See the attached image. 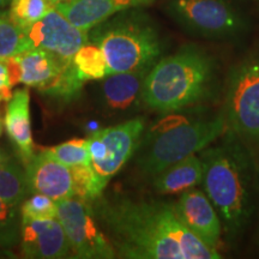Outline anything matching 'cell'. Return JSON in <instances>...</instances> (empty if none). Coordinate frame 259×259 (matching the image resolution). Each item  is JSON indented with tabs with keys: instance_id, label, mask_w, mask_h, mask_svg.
Here are the masks:
<instances>
[{
	"instance_id": "cell-1",
	"label": "cell",
	"mask_w": 259,
	"mask_h": 259,
	"mask_svg": "<svg viewBox=\"0 0 259 259\" xmlns=\"http://www.w3.org/2000/svg\"><path fill=\"white\" fill-rule=\"evenodd\" d=\"M116 254L128 259H220L181 221L174 203L100 196L92 203Z\"/></svg>"
},
{
	"instance_id": "cell-2",
	"label": "cell",
	"mask_w": 259,
	"mask_h": 259,
	"mask_svg": "<svg viewBox=\"0 0 259 259\" xmlns=\"http://www.w3.org/2000/svg\"><path fill=\"white\" fill-rule=\"evenodd\" d=\"M203 191L215 206L229 238L244 231L255 209L257 171L245 141L226 130L221 141L199 153Z\"/></svg>"
},
{
	"instance_id": "cell-3",
	"label": "cell",
	"mask_w": 259,
	"mask_h": 259,
	"mask_svg": "<svg viewBox=\"0 0 259 259\" xmlns=\"http://www.w3.org/2000/svg\"><path fill=\"white\" fill-rule=\"evenodd\" d=\"M218 82L215 58L203 48L187 45L151 67L144 79L143 103L162 114L185 111L211 99Z\"/></svg>"
},
{
	"instance_id": "cell-4",
	"label": "cell",
	"mask_w": 259,
	"mask_h": 259,
	"mask_svg": "<svg viewBox=\"0 0 259 259\" xmlns=\"http://www.w3.org/2000/svg\"><path fill=\"white\" fill-rule=\"evenodd\" d=\"M227 130L223 111L216 114L194 115L192 118L174 116L151 128L145 141H141L137 164L148 178L191 155L199 154L215 143Z\"/></svg>"
},
{
	"instance_id": "cell-5",
	"label": "cell",
	"mask_w": 259,
	"mask_h": 259,
	"mask_svg": "<svg viewBox=\"0 0 259 259\" xmlns=\"http://www.w3.org/2000/svg\"><path fill=\"white\" fill-rule=\"evenodd\" d=\"M89 41L102 50L108 74L150 71L163 51L153 21L136 9L119 12L90 29Z\"/></svg>"
},
{
	"instance_id": "cell-6",
	"label": "cell",
	"mask_w": 259,
	"mask_h": 259,
	"mask_svg": "<svg viewBox=\"0 0 259 259\" xmlns=\"http://www.w3.org/2000/svg\"><path fill=\"white\" fill-rule=\"evenodd\" d=\"M223 113L227 130L244 141H259V53L246 57L229 71Z\"/></svg>"
},
{
	"instance_id": "cell-7",
	"label": "cell",
	"mask_w": 259,
	"mask_h": 259,
	"mask_svg": "<svg viewBox=\"0 0 259 259\" xmlns=\"http://www.w3.org/2000/svg\"><path fill=\"white\" fill-rule=\"evenodd\" d=\"M145 130L143 116L97 130L87 138L90 166L97 178L107 187L109 180L127 163L141 144Z\"/></svg>"
},
{
	"instance_id": "cell-8",
	"label": "cell",
	"mask_w": 259,
	"mask_h": 259,
	"mask_svg": "<svg viewBox=\"0 0 259 259\" xmlns=\"http://www.w3.org/2000/svg\"><path fill=\"white\" fill-rule=\"evenodd\" d=\"M58 220L64 227L73 257L82 259H112L114 246L96 222L92 203L76 197L57 200Z\"/></svg>"
},
{
	"instance_id": "cell-9",
	"label": "cell",
	"mask_w": 259,
	"mask_h": 259,
	"mask_svg": "<svg viewBox=\"0 0 259 259\" xmlns=\"http://www.w3.org/2000/svg\"><path fill=\"white\" fill-rule=\"evenodd\" d=\"M170 10L181 27L202 37H232L245 27L241 16L225 0H174Z\"/></svg>"
},
{
	"instance_id": "cell-10",
	"label": "cell",
	"mask_w": 259,
	"mask_h": 259,
	"mask_svg": "<svg viewBox=\"0 0 259 259\" xmlns=\"http://www.w3.org/2000/svg\"><path fill=\"white\" fill-rule=\"evenodd\" d=\"M22 30L29 48L46 51L63 59H72L89 41V31L73 25L57 8Z\"/></svg>"
},
{
	"instance_id": "cell-11",
	"label": "cell",
	"mask_w": 259,
	"mask_h": 259,
	"mask_svg": "<svg viewBox=\"0 0 259 259\" xmlns=\"http://www.w3.org/2000/svg\"><path fill=\"white\" fill-rule=\"evenodd\" d=\"M19 248L24 258L60 259L72 254L64 227L57 219L21 221Z\"/></svg>"
},
{
	"instance_id": "cell-12",
	"label": "cell",
	"mask_w": 259,
	"mask_h": 259,
	"mask_svg": "<svg viewBox=\"0 0 259 259\" xmlns=\"http://www.w3.org/2000/svg\"><path fill=\"white\" fill-rule=\"evenodd\" d=\"M178 215L187 228L209 247L218 250L222 235V222L205 192L191 189L174 203Z\"/></svg>"
},
{
	"instance_id": "cell-13",
	"label": "cell",
	"mask_w": 259,
	"mask_h": 259,
	"mask_svg": "<svg viewBox=\"0 0 259 259\" xmlns=\"http://www.w3.org/2000/svg\"><path fill=\"white\" fill-rule=\"evenodd\" d=\"M25 176L30 193H41L54 200L73 197L71 168L65 166L46 150L35 154L25 164Z\"/></svg>"
},
{
	"instance_id": "cell-14",
	"label": "cell",
	"mask_w": 259,
	"mask_h": 259,
	"mask_svg": "<svg viewBox=\"0 0 259 259\" xmlns=\"http://www.w3.org/2000/svg\"><path fill=\"white\" fill-rule=\"evenodd\" d=\"M148 72L111 73L101 79L99 96L105 111L116 114L137 109L143 103L144 79Z\"/></svg>"
},
{
	"instance_id": "cell-15",
	"label": "cell",
	"mask_w": 259,
	"mask_h": 259,
	"mask_svg": "<svg viewBox=\"0 0 259 259\" xmlns=\"http://www.w3.org/2000/svg\"><path fill=\"white\" fill-rule=\"evenodd\" d=\"M156 0H66L57 9L73 25L83 30L102 23L119 12L153 4Z\"/></svg>"
},
{
	"instance_id": "cell-16",
	"label": "cell",
	"mask_w": 259,
	"mask_h": 259,
	"mask_svg": "<svg viewBox=\"0 0 259 259\" xmlns=\"http://www.w3.org/2000/svg\"><path fill=\"white\" fill-rule=\"evenodd\" d=\"M4 127L17 150L19 160L25 164L34 156L30 121V96L25 89H18L6 106Z\"/></svg>"
},
{
	"instance_id": "cell-17",
	"label": "cell",
	"mask_w": 259,
	"mask_h": 259,
	"mask_svg": "<svg viewBox=\"0 0 259 259\" xmlns=\"http://www.w3.org/2000/svg\"><path fill=\"white\" fill-rule=\"evenodd\" d=\"M22 71L21 83L42 92L57 78L67 61L46 51L30 48L15 56Z\"/></svg>"
},
{
	"instance_id": "cell-18",
	"label": "cell",
	"mask_w": 259,
	"mask_h": 259,
	"mask_svg": "<svg viewBox=\"0 0 259 259\" xmlns=\"http://www.w3.org/2000/svg\"><path fill=\"white\" fill-rule=\"evenodd\" d=\"M203 173L200 155H191L154 177V189L160 194H181L187 190L202 185Z\"/></svg>"
},
{
	"instance_id": "cell-19",
	"label": "cell",
	"mask_w": 259,
	"mask_h": 259,
	"mask_svg": "<svg viewBox=\"0 0 259 259\" xmlns=\"http://www.w3.org/2000/svg\"><path fill=\"white\" fill-rule=\"evenodd\" d=\"M30 194L27 176L18 162L9 158L0 164V198L12 205H19Z\"/></svg>"
},
{
	"instance_id": "cell-20",
	"label": "cell",
	"mask_w": 259,
	"mask_h": 259,
	"mask_svg": "<svg viewBox=\"0 0 259 259\" xmlns=\"http://www.w3.org/2000/svg\"><path fill=\"white\" fill-rule=\"evenodd\" d=\"M72 60L77 72L84 82L101 80L108 76V65L105 54L101 48L92 41L84 44L76 52Z\"/></svg>"
},
{
	"instance_id": "cell-21",
	"label": "cell",
	"mask_w": 259,
	"mask_h": 259,
	"mask_svg": "<svg viewBox=\"0 0 259 259\" xmlns=\"http://www.w3.org/2000/svg\"><path fill=\"white\" fill-rule=\"evenodd\" d=\"M9 6L10 18L21 29L36 23L57 8L51 0H11Z\"/></svg>"
},
{
	"instance_id": "cell-22",
	"label": "cell",
	"mask_w": 259,
	"mask_h": 259,
	"mask_svg": "<svg viewBox=\"0 0 259 259\" xmlns=\"http://www.w3.org/2000/svg\"><path fill=\"white\" fill-rule=\"evenodd\" d=\"M84 83L85 82L80 78L78 72H77L73 60H70L64 65L57 78L41 93L46 94L48 96L56 97L58 100L69 101V100L78 95Z\"/></svg>"
},
{
	"instance_id": "cell-23",
	"label": "cell",
	"mask_w": 259,
	"mask_h": 259,
	"mask_svg": "<svg viewBox=\"0 0 259 259\" xmlns=\"http://www.w3.org/2000/svg\"><path fill=\"white\" fill-rule=\"evenodd\" d=\"M21 213L17 205L0 198V250L8 253L19 245Z\"/></svg>"
},
{
	"instance_id": "cell-24",
	"label": "cell",
	"mask_w": 259,
	"mask_h": 259,
	"mask_svg": "<svg viewBox=\"0 0 259 259\" xmlns=\"http://www.w3.org/2000/svg\"><path fill=\"white\" fill-rule=\"evenodd\" d=\"M70 168L72 173L73 197L93 203L102 196L106 187L102 185L90 164H80Z\"/></svg>"
},
{
	"instance_id": "cell-25",
	"label": "cell",
	"mask_w": 259,
	"mask_h": 259,
	"mask_svg": "<svg viewBox=\"0 0 259 259\" xmlns=\"http://www.w3.org/2000/svg\"><path fill=\"white\" fill-rule=\"evenodd\" d=\"M28 50L23 30L12 22L8 11L0 10V58L17 56Z\"/></svg>"
},
{
	"instance_id": "cell-26",
	"label": "cell",
	"mask_w": 259,
	"mask_h": 259,
	"mask_svg": "<svg viewBox=\"0 0 259 259\" xmlns=\"http://www.w3.org/2000/svg\"><path fill=\"white\" fill-rule=\"evenodd\" d=\"M46 151L67 167L90 164V154L87 139H71L56 147L46 149Z\"/></svg>"
},
{
	"instance_id": "cell-27",
	"label": "cell",
	"mask_w": 259,
	"mask_h": 259,
	"mask_svg": "<svg viewBox=\"0 0 259 259\" xmlns=\"http://www.w3.org/2000/svg\"><path fill=\"white\" fill-rule=\"evenodd\" d=\"M21 221L27 220H44V219H57L58 205L57 200L41 193H32L31 197L25 198L22 203Z\"/></svg>"
},
{
	"instance_id": "cell-28",
	"label": "cell",
	"mask_w": 259,
	"mask_h": 259,
	"mask_svg": "<svg viewBox=\"0 0 259 259\" xmlns=\"http://www.w3.org/2000/svg\"><path fill=\"white\" fill-rule=\"evenodd\" d=\"M11 72H10L6 58H0V89H11L12 88Z\"/></svg>"
},
{
	"instance_id": "cell-29",
	"label": "cell",
	"mask_w": 259,
	"mask_h": 259,
	"mask_svg": "<svg viewBox=\"0 0 259 259\" xmlns=\"http://www.w3.org/2000/svg\"><path fill=\"white\" fill-rule=\"evenodd\" d=\"M9 156H8V154L5 153L4 150H3L2 148H0V164L2 163H4V162L6 161V160H9Z\"/></svg>"
},
{
	"instance_id": "cell-30",
	"label": "cell",
	"mask_w": 259,
	"mask_h": 259,
	"mask_svg": "<svg viewBox=\"0 0 259 259\" xmlns=\"http://www.w3.org/2000/svg\"><path fill=\"white\" fill-rule=\"evenodd\" d=\"M11 0H0V10H4L10 4Z\"/></svg>"
},
{
	"instance_id": "cell-31",
	"label": "cell",
	"mask_w": 259,
	"mask_h": 259,
	"mask_svg": "<svg viewBox=\"0 0 259 259\" xmlns=\"http://www.w3.org/2000/svg\"><path fill=\"white\" fill-rule=\"evenodd\" d=\"M3 131H4V121H3L2 118H0V136L3 135Z\"/></svg>"
},
{
	"instance_id": "cell-32",
	"label": "cell",
	"mask_w": 259,
	"mask_h": 259,
	"mask_svg": "<svg viewBox=\"0 0 259 259\" xmlns=\"http://www.w3.org/2000/svg\"><path fill=\"white\" fill-rule=\"evenodd\" d=\"M51 2L53 3V4L58 5V4H60V3H64V2H66V0H51Z\"/></svg>"
},
{
	"instance_id": "cell-33",
	"label": "cell",
	"mask_w": 259,
	"mask_h": 259,
	"mask_svg": "<svg viewBox=\"0 0 259 259\" xmlns=\"http://www.w3.org/2000/svg\"><path fill=\"white\" fill-rule=\"evenodd\" d=\"M2 252H3V251H2V250H0V253H2Z\"/></svg>"
}]
</instances>
